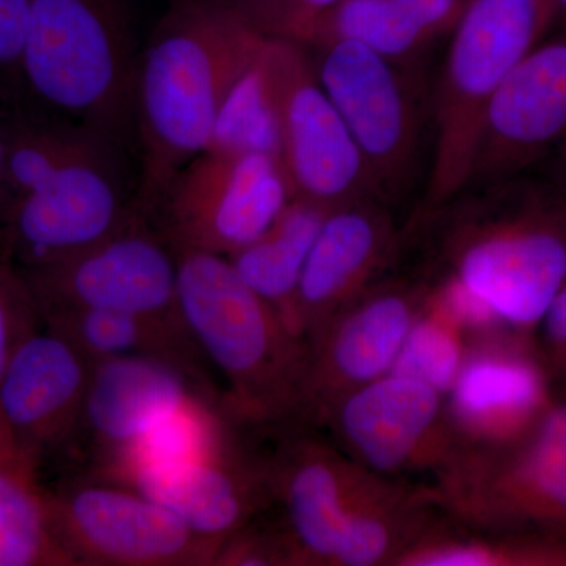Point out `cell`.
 <instances>
[{
    "label": "cell",
    "mask_w": 566,
    "mask_h": 566,
    "mask_svg": "<svg viewBox=\"0 0 566 566\" xmlns=\"http://www.w3.org/2000/svg\"><path fill=\"white\" fill-rule=\"evenodd\" d=\"M137 61L125 0H32L18 112L114 145L137 164Z\"/></svg>",
    "instance_id": "obj_3"
},
{
    "label": "cell",
    "mask_w": 566,
    "mask_h": 566,
    "mask_svg": "<svg viewBox=\"0 0 566 566\" xmlns=\"http://www.w3.org/2000/svg\"><path fill=\"white\" fill-rule=\"evenodd\" d=\"M547 2L551 11V32L566 28V0H547Z\"/></svg>",
    "instance_id": "obj_35"
},
{
    "label": "cell",
    "mask_w": 566,
    "mask_h": 566,
    "mask_svg": "<svg viewBox=\"0 0 566 566\" xmlns=\"http://www.w3.org/2000/svg\"><path fill=\"white\" fill-rule=\"evenodd\" d=\"M0 566H74L51 526L41 465L0 417Z\"/></svg>",
    "instance_id": "obj_23"
},
{
    "label": "cell",
    "mask_w": 566,
    "mask_h": 566,
    "mask_svg": "<svg viewBox=\"0 0 566 566\" xmlns=\"http://www.w3.org/2000/svg\"><path fill=\"white\" fill-rule=\"evenodd\" d=\"M212 566H303L296 545L273 509L223 539Z\"/></svg>",
    "instance_id": "obj_29"
},
{
    "label": "cell",
    "mask_w": 566,
    "mask_h": 566,
    "mask_svg": "<svg viewBox=\"0 0 566 566\" xmlns=\"http://www.w3.org/2000/svg\"><path fill=\"white\" fill-rule=\"evenodd\" d=\"M564 379H565V381H566V374H565V376H564Z\"/></svg>",
    "instance_id": "obj_38"
},
{
    "label": "cell",
    "mask_w": 566,
    "mask_h": 566,
    "mask_svg": "<svg viewBox=\"0 0 566 566\" xmlns=\"http://www.w3.org/2000/svg\"><path fill=\"white\" fill-rule=\"evenodd\" d=\"M398 566H566V542L538 535H449L431 528Z\"/></svg>",
    "instance_id": "obj_27"
},
{
    "label": "cell",
    "mask_w": 566,
    "mask_h": 566,
    "mask_svg": "<svg viewBox=\"0 0 566 566\" xmlns=\"http://www.w3.org/2000/svg\"><path fill=\"white\" fill-rule=\"evenodd\" d=\"M279 107L281 161L294 199L331 212L378 197L363 153L316 76L311 51L271 39Z\"/></svg>",
    "instance_id": "obj_11"
},
{
    "label": "cell",
    "mask_w": 566,
    "mask_h": 566,
    "mask_svg": "<svg viewBox=\"0 0 566 566\" xmlns=\"http://www.w3.org/2000/svg\"><path fill=\"white\" fill-rule=\"evenodd\" d=\"M283 423L282 438L266 450L271 509L292 536L303 566H333L354 510L376 474L340 450Z\"/></svg>",
    "instance_id": "obj_17"
},
{
    "label": "cell",
    "mask_w": 566,
    "mask_h": 566,
    "mask_svg": "<svg viewBox=\"0 0 566 566\" xmlns=\"http://www.w3.org/2000/svg\"><path fill=\"white\" fill-rule=\"evenodd\" d=\"M319 82L363 153L379 199L406 202L427 180L431 145V91L423 63L386 57L356 41L307 46Z\"/></svg>",
    "instance_id": "obj_6"
},
{
    "label": "cell",
    "mask_w": 566,
    "mask_h": 566,
    "mask_svg": "<svg viewBox=\"0 0 566 566\" xmlns=\"http://www.w3.org/2000/svg\"><path fill=\"white\" fill-rule=\"evenodd\" d=\"M281 107L271 39L262 40L216 114L207 150L266 153L281 158Z\"/></svg>",
    "instance_id": "obj_25"
},
{
    "label": "cell",
    "mask_w": 566,
    "mask_h": 566,
    "mask_svg": "<svg viewBox=\"0 0 566 566\" xmlns=\"http://www.w3.org/2000/svg\"><path fill=\"white\" fill-rule=\"evenodd\" d=\"M549 381L531 337L472 338L446 395L447 422L460 453L495 452L524 438L553 403Z\"/></svg>",
    "instance_id": "obj_15"
},
{
    "label": "cell",
    "mask_w": 566,
    "mask_h": 566,
    "mask_svg": "<svg viewBox=\"0 0 566 566\" xmlns=\"http://www.w3.org/2000/svg\"><path fill=\"white\" fill-rule=\"evenodd\" d=\"M0 260H6L3 259L2 240H0Z\"/></svg>",
    "instance_id": "obj_37"
},
{
    "label": "cell",
    "mask_w": 566,
    "mask_h": 566,
    "mask_svg": "<svg viewBox=\"0 0 566 566\" xmlns=\"http://www.w3.org/2000/svg\"><path fill=\"white\" fill-rule=\"evenodd\" d=\"M565 137L566 28L547 33L495 93L464 188L535 169Z\"/></svg>",
    "instance_id": "obj_16"
},
{
    "label": "cell",
    "mask_w": 566,
    "mask_h": 566,
    "mask_svg": "<svg viewBox=\"0 0 566 566\" xmlns=\"http://www.w3.org/2000/svg\"><path fill=\"white\" fill-rule=\"evenodd\" d=\"M2 122L6 132V164L0 189V222L14 203L43 186L66 164L76 161L96 148L114 147L87 134L24 112L6 115Z\"/></svg>",
    "instance_id": "obj_26"
},
{
    "label": "cell",
    "mask_w": 566,
    "mask_h": 566,
    "mask_svg": "<svg viewBox=\"0 0 566 566\" xmlns=\"http://www.w3.org/2000/svg\"><path fill=\"white\" fill-rule=\"evenodd\" d=\"M40 316L44 326L61 334L93 364L114 357L161 360L188 375L214 400H223L211 381L210 363L186 323L102 308H52Z\"/></svg>",
    "instance_id": "obj_22"
},
{
    "label": "cell",
    "mask_w": 566,
    "mask_h": 566,
    "mask_svg": "<svg viewBox=\"0 0 566 566\" xmlns=\"http://www.w3.org/2000/svg\"><path fill=\"white\" fill-rule=\"evenodd\" d=\"M392 210L368 197L327 212L294 300V331L301 338L381 281L400 248Z\"/></svg>",
    "instance_id": "obj_21"
},
{
    "label": "cell",
    "mask_w": 566,
    "mask_h": 566,
    "mask_svg": "<svg viewBox=\"0 0 566 566\" xmlns=\"http://www.w3.org/2000/svg\"><path fill=\"white\" fill-rule=\"evenodd\" d=\"M139 174L128 153L96 148L22 197L0 222L3 259L14 268L57 262L136 219Z\"/></svg>",
    "instance_id": "obj_10"
},
{
    "label": "cell",
    "mask_w": 566,
    "mask_h": 566,
    "mask_svg": "<svg viewBox=\"0 0 566 566\" xmlns=\"http://www.w3.org/2000/svg\"><path fill=\"white\" fill-rule=\"evenodd\" d=\"M436 493L441 506L476 531L566 542V398H554L515 444L460 453Z\"/></svg>",
    "instance_id": "obj_7"
},
{
    "label": "cell",
    "mask_w": 566,
    "mask_h": 566,
    "mask_svg": "<svg viewBox=\"0 0 566 566\" xmlns=\"http://www.w3.org/2000/svg\"><path fill=\"white\" fill-rule=\"evenodd\" d=\"M532 346L549 378L566 374V277L532 333Z\"/></svg>",
    "instance_id": "obj_32"
},
{
    "label": "cell",
    "mask_w": 566,
    "mask_h": 566,
    "mask_svg": "<svg viewBox=\"0 0 566 566\" xmlns=\"http://www.w3.org/2000/svg\"><path fill=\"white\" fill-rule=\"evenodd\" d=\"M469 352L468 334L431 301H427L406 337L390 374L416 379L449 394Z\"/></svg>",
    "instance_id": "obj_28"
},
{
    "label": "cell",
    "mask_w": 566,
    "mask_h": 566,
    "mask_svg": "<svg viewBox=\"0 0 566 566\" xmlns=\"http://www.w3.org/2000/svg\"><path fill=\"white\" fill-rule=\"evenodd\" d=\"M177 256L182 319L226 381L227 411L245 423L300 422L304 338L241 281L227 256L196 251Z\"/></svg>",
    "instance_id": "obj_4"
},
{
    "label": "cell",
    "mask_w": 566,
    "mask_h": 566,
    "mask_svg": "<svg viewBox=\"0 0 566 566\" xmlns=\"http://www.w3.org/2000/svg\"><path fill=\"white\" fill-rule=\"evenodd\" d=\"M237 420L218 449L189 463L144 476L134 486L172 510L189 527L222 542L270 509L266 449L245 439Z\"/></svg>",
    "instance_id": "obj_20"
},
{
    "label": "cell",
    "mask_w": 566,
    "mask_h": 566,
    "mask_svg": "<svg viewBox=\"0 0 566 566\" xmlns=\"http://www.w3.org/2000/svg\"><path fill=\"white\" fill-rule=\"evenodd\" d=\"M549 32L547 0H468L431 88L430 164L412 218L464 188L495 93Z\"/></svg>",
    "instance_id": "obj_5"
},
{
    "label": "cell",
    "mask_w": 566,
    "mask_h": 566,
    "mask_svg": "<svg viewBox=\"0 0 566 566\" xmlns=\"http://www.w3.org/2000/svg\"><path fill=\"white\" fill-rule=\"evenodd\" d=\"M17 270L39 312L102 308L185 323L177 252L140 218L84 251Z\"/></svg>",
    "instance_id": "obj_12"
},
{
    "label": "cell",
    "mask_w": 566,
    "mask_h": 566,
    "mask_svg": "<svg viewBox=\"0 0 566 566\" xmlns=\"http://www.w3.org/2000/svg\"><path fill=\"white\" fill-rule=\"evenodd\" d=\"M293 199L279 156L205 150L175 175L144 221L175 252L230 256L262 237Z\"/></svg>",
    "instance_id": "obj_8"
},
{
    "label": "cell",
    "mask_w": 566,
    "mask_h": 566,
    "mask_svg": "<svg viewBox=\"0 0 566 566\" xmlns=\"http://www.w3.org/2000/svg\"><path fill=\"white\" fill-rule=\"evenodd\" d=\"M263 39L229 0H175L156 24L137 61L140 219L207 150L223 95Z\"/></svg>",
    "instance_id": "obj_2"
},
{
    "label": "cell",
    "mask_w": 566,
    "mask_h": 566,
    "mask_svg": "<svg viewBox=\"0 0 566 566\" xmlns=\"http://www.w3.org/2000/svg\"><path fill=\"white\" fill-rule=\"evenodd\" d=\"M551 177L566 191V137L560 145L551 153L545 163L539 164Z\"/></svg>",
    "instance_id": "obj_34"
},
{
    "label": "cell",
    "mask_w": 566,
    "mask_h": 566,
    "mask_svg": "<svg viewBox=\"0 0 566 566\" xmlns=\"http://www.w3.org/2000/svg\"><path fill=\"white\" fill-rule=\"evenodd\" d=\"M199 397L219 401L174 365L147 357L99 360L93 364L80 427L66 458L80 461L82 474L91 475L153 424Z\"/></svg>",
    "instance_id": "obj_19"
},
{
    "label": "cell",
    "mask_w": 566,
    "mask_h": 566,
    "mask_svg": "<svg viewBox=\"0 0 566 566\" xmlns=\"http://www.w3.org/2000/svg\"><path fill=\"white\" fill-rule=\"evenodd\" d=\"M32 0H0V117L21 104V59Z\"/></svg>",
    "instance_id": "obj_31"
},
{
    "label": "cell",
    "mask_w": 566,
    "mask_h": 566,
    "mask_svg": "<svg viewBox=\"0 0 566 566\" xmlns=\"http://www.w3.org/2000/svg\"><path fill=\"white\" fill-rule=\"evenodd\" d=\"M92 367L80 349L43 323L11 357L0 381V417L41 468L69 453Z\"/></svg>",
    "instance_id": "obj_18"
},
{
    "label": "cell",
    "mask_w": 566,
    "mask_h": 566,
    "mask_svg": "<svg viewBox=\"0 0 566 566\" xmlns=\"http://www.w3.org/2000/svg\"><path fill=\"white\" fill-rule=\"evenodd\" d=\"M46 494L52 531L74 566H212L221 546L134 488L80 474Z\"/></svg>",
    "instance_id": "obj_9"
},
{
    "label": "cell",
    "mask_w": 566,
    "mask_h": 566,
    "mask_svg": "<svg viewBox=\"0 0 566 566\" xmlns=\"http://www.w3.org/2000/svg\"><path fill=\"white\" fill-rule=\"evenodd\" d=\"M40 324L28 282L13 264L0 260V381L18 346Z\"/></svg>",
    "instance_id": "obj_30"
},
{
    "label": "cell",
    "mask_w": 566,
    "mask_h": 566,
    "mask_svg": "<svg viewBox=\"0 0 566 566\" xmlns=\"http://www.w3.org/2000/svg\"><path fill=\"white\" fill-rule=\"evenodd\" d=\"M411 226L430 233L427 279H455L532 337L566 277V191L542 166L464 188Z\"/></svg>",
    "instance_id": "obj_1"
},
{
    "label": "cell",
    "mask_w": 566,
    "mask_h": 566,
    "mask_svg": "<svg viewBox=\"0 0 566 566\" xmlns=\"http://www.w3.org/2000/svg\"><path fill=\"white\" fill-rule=\"evenodd\" d=\"M318 423L329 428L344 455L386 479L433 471L441 480L460 453L446 395L403 376L387 374L345 394Z\"/></svg>",
    "instance_id": "obj_13"
},
{
    "label": "cell",
    "mask_w": 566,
    "mask_h": 566,
    "mask_svg": "<svg viewBox=\"0 0 566 566\" xmlns=\"http://www.w3.org/2000/svg\"><path fill=\"white\" fill-rule=\"evenodd\" d=\"M427 296L424 279H381L312 331L300 422L318 424L335 400L390 374Z\"/></svg>",
    "instance_id": "obj_14"
},
{
    "label": "cell",
    "mask_w": 566,
    "mask_h": 566,
    "mask_svg": "<svg viewBox=\"0 0 566 566\" xmlns=\"http://www.w3.org/2000/svg\"><path fill=\"white\" fill-rule=\"evenodd\" d=\"M326 216L322 208L293 199L262 237L227 256L241 281L281 315L293 334L297 286Z\"/></svg>",
    "instance_id": "obj_24"
},
{
    "label": "cell",
    "mask_w": 566,
    "mask_h": 566,
    "mask_svg": "<svg viewBox=\"0 0 566 566\" xmlns=\"http://www.w3.org/2000/svg\"><path fill=\"white\" fill-rule=\"evenodd\" d=\"M3 164H6V132H3V122L0 117V189H2Z\"/></svg>",
    "instance_id": "obj_36"
},
{
    "label": "cell",
    "mask_w": 566,
    "mask_h": 566,
    "mask_svg": "<svg viewBox=\"0 0 566 566\" xmlns=\"http://www.w3.org/2000/svg\"><path fill=\"white\" fill-rule=\"evenodd\" d=\"M395 10L430 44L449 36L468 0H390Z\"/></svg>",
    "instance_id": "obj_33"
}]
</instances>
